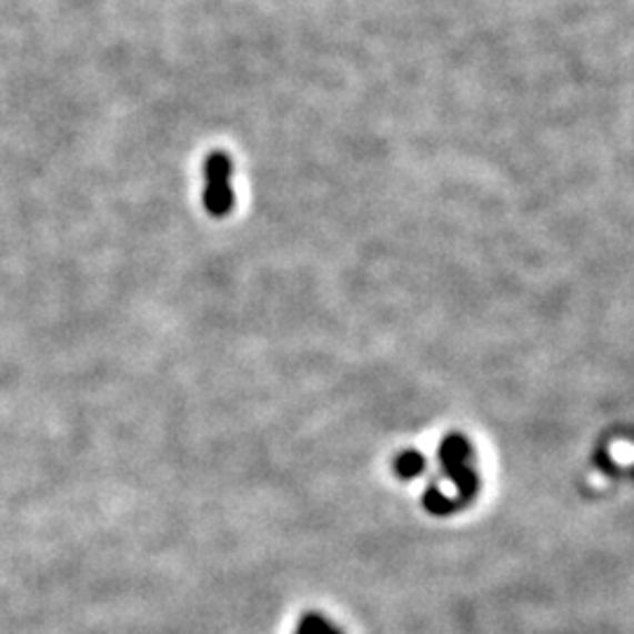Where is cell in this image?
Returning <instances> with one entry per match:
<instances>
[{"label": "cell", "instance_id": "obj_1", "mask_svg": "<svg viewBox=\"0 0 634 634\" xmlns=\"http://www.w3.org/2000/svg\"><path fill=\"white\" fill-rule=\"evenodd\" d=\"M204 177H208V189H204V208L217 219L227 217L233 204V191H231V160L227 153H212L204 165Z\"/></svg>", "mask_w": 634, "mask_h": 634}]
</instances>
